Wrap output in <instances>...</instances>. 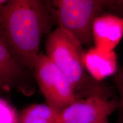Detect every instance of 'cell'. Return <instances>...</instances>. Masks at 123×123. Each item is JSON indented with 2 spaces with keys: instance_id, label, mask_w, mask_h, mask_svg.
Masks as SVG:
<instances>
[{
  "instance_id": "obj_1",
  "label": "cell",
  "mask_w": 123,
  "mask_h": 123,
  "mask_svg": "<svg viewBox=\"0 0 123 123\" xmlns=\"http://www.w3.org/2000/svg\"><path fill=\"white\" fill-rule=\"evenodd\" d=\"M53 20L49 1L7 0L0 6V39L22 68L33 69Z\"/></svg>"
},
{
  "instance_id": "obj_2",
  "label": "cell",
  "mask_w": 123,
  "mask_h": 123,
  "mask_svg": "<svg viewBox=\"0 0 123 123\" xmlns=\"http://www.w3.org/2000/svg\"><path fill=\"white\" fill-rule=\"evenodd\" d=\"M113 1L55 0L50 1L54 17L61 27L74 37L81 45L93 40L95 21Z\"/></svg>"
},
{
  "instance_id": "obj_3",
  "label": "cell",
  "mask_w": 123,
  "mask_h": 123,
  "mask_svg": "<svg viewBox=\"0 0 123 123\" xmlns=\"http://www.w3.org/2000/svg\"><path fill=\"white\" fill-rule=\"evenodd\" d=\"M46 55L62 72L77 92L89 82L84 66L85 52L74 37L57 27L49 34L45 44Z\"/></svg>"
},
{
  "instance_id": "obj_4",
  "label": "cell",
  "mask_w": 123,
  "mask_h": 123,
  "mask_svg": "<svg viewBox=\"0 0 123 123\" xmlns=\"http://www.w3.org/2000/svg\"><path fill=\"white\" fill-rule=\"evenodd\" d=\"M33 70L47 104L59 113L79 99L70 81L45 54H39Z\"/></svg>"
},
{
  "instance_id": "obj_5",
  "label": "cell",
  "mask_w": 123,
  "mask_h": 123,
  "mask_svg": "<svg viewBox=\"0 0 123 123\" xmlns=\"http://www.w3.org/2000/svg\"><path fill=\"white\" fill-rule=\"evenodd\" d=\"M117 108V103L95 92L78 99L59 113L58 123H96L107 119Z\"/></svg>"
},
{
  "instance_id": "obj_6",
  "label": "cell",
  "mask_w": 123,
  "mask_h": 123,
  "mask_svg": "<svg viewBox=\"0 0 123 123\" xmlns=\"http://www.w3.org/2000/svg\"><path fill=\"white\" fill-rule=\"evenodd\" d=\"M123 34V19L111 14L100 15L95 21L92 29L93 39L100 50L110 51Z\"/></svg>"
},
{
  "instance_id": "obj_7",
  "label": "cell",
  "mask_w": 123,
  "mask_h": 123,
  "mask_svg": "<svg viewBox=\"0 0 123 123\" xmlns=\"http://www.w3.org/2000/svg\"><path fill=\"white\" fill-rule=\"evenodd\" d=\"M105 52L92 50L84 56L85 68L96 79H103L116 72V61L113 55H105Z\"/></svg>"
},
{
  "instance_id": "obj_8",
  "label": "cell",
  "mask_w": 123,
  "mask_h": 123,
  "mask_svg": "<svg viewBox=\"0 0 123 123\" xmlns=\"http://www.w3.org/2000/svg\"><path fill=\"white\" fill-rule=\"evenodd\" d=\"M23 75V68L17 62L0 39V86L9 91Z\"/></svg>"
},
{
  "instance_id": "obj_9",
  "label": "cell",
  "mask_w": 123,
  "mask_h": 123,
  "mask_svg": "<svg viewBox=\"0 0 123 123\" xmlns=\"http://www.w3.org/2000/svg\"><path fill=\"white\" fill-rule=\"evenodd\" d=\"M59 115V112L47 104H34L18 114V123H58Z\"/></svg>"
},
{
  "instance_id": "obj_10",
  "label": "cell",
  "mask_w": 123,
  "mask_h": 123,
  "mask_svg": "<svg viewBox=\"0 0 123 123\" xmlns=\"http://www.w3.org/2000/svg\"><path fill=\"white\" fill-rule=\"evenodd\" d=\"M0 123H18V114L14 108L1 96Z\"/></svg>"
},
{
  "instance_id": "obj_11",
  "label": "cell",
  "mask_w": 123,
  "mask_h": 123,
  "mask_svg": "<svg viewBox=\"0 0 123 123\" xmlns=\"http://www.w3.org/2000/svg\"><path fill=\"white\" fill-rule=\"evenodd\" d=\"M114 82L119 93L120 99L117 103V108L120 112V119L123 122V68L117 69L114 74Z\"/></svg>"
},
{
  "instance_id": "obj_12",
  "label": "cell",
  "mask_w": 123,
  "mask_h": 123,
  "mask_svg": "<svg viewBox=\"0 0 123 123\" xmlns=\"http://www.w3.org/2000/svg\"><path fill=\"white\" fill-rule=\"evenodd\" d=\"M111 7L117 12L120 17L123 19V1H113Z\"/></svg>"
},
{
  "instance_id": "obj_13",
  "label": "cell",
  "mask_w": 123,
  "mask_h": 123,
  "mask_svg": "<svg viewBox=\"0 0 123 123\" xmlns=\"http://www.w3.org/2000/svg\"><path fill=\"white\" fill-rule=\"evenodd\" d=\"M96 123H110L108 122V119H107L103 120L100 121H99V122Z\"/></svg>"
},
{
  "instance_id": "obj_14",
  "label": "cell",
  "mask_w": 123,
  "mask_h": 123,
  "mask_svg": "<svg viewBox=\"0 0 123 123\" xmlns=\"http://www.w3.org/2000/svg\"><path fill=\"white\" fill-rule=\"evenodd\" d=\"M7 0H0V6L6 2Z\"/></svg>"
},
{
  "instance_id": "obj_15",
  "label": "cell",
  "mask_w": 123,
  "mask_h": 123,
  "mask_svg": "<svg viewBox=\"0 0 123 123\" xmlns=\"http://www.w3.org/2000/svg\"><path fill=\"white\" fill-rule=\"evenodd\" d=\"M0 90H3L2 88V87H1V86H0Z\"/></svg>"
}]
</instances>
